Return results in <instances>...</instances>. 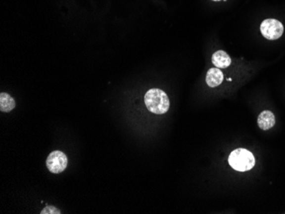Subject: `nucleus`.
<instances>
[{"mask_svg":"<svg viewBox=\"0 0 285 214\" xmlns=\"http://www.w3.org/2000/svg\"><path fill=\"white\" fill-rule=\"evenodd\" d=\"M144 103L147 109L155 115H163L170 107L168 95L160 89H150L144 96Z\"/></svg>","mask_w":285,"mask_h":214,"instance_id":"obj_1","label":"nucleus"},{"mask_svg":"<svg viewBox=\"0 0 285 214\" xmlns=\"http://www.w3.org/2000/svg\"><path fill=\"white\" fill-rule=\"evenodd\" d=\"M229 164L236 171H248L254 168L255 159L254 155L247 149H235L230 155Z\"/></svg>","mask_w":285,"mask_h":214,"instance_id":"obj_2","label":"nucleus"},{"mask_svg":"<svg viewBox=\"0 0 285 214\" xmlns=\"http://www.w3.org/2000/svg\"><path fill=\"white\" fill-rule=\"evenodd\" d=\"M260 32L264 37L269 41H275L281 37L284 33L282 23L275 19H267L260 25Z\"/></svg>","mask_w":285,"mask_h":214,"instance_id":"obj_3","label":"nucleus"},{"mask_svg":"<svg viewBox=\"0 0 285 214\" xmlns=\"http://www.w3.org/2000/svg\"><path fill=\"white\" fill-rule=\"evenodd\" d=\"M68 157L64 153L56 150L48 155L47 167L50 172L54 174L61 173L68 167Z\"/></svg>","mask_w":285,"mask_h":214,"instance_id":"obj_4","label":"nucleus"},{"mask_svg":"<svg viewBox=\"0 0 285 214\" xmlns=\"http://www.w3.org/2000/svg\"><path fill=\"white\" fill-rule=\"evenodd\" d=\"M275 116L273 112L265 110L261 112L258 117L257 122L259 128L263 130H267L273 128L275 125Z\"/></svg>","mask_w":285,"mask_h":214,"instance_id":"obj_5","label":"nucleus"},{"mask_svg":"<svg viewBox=\"0 0 285 214\" xmlns=\"http://www.w3.org/2000/svg\"><path fill=\"white\" fill-rule=\"evenodd\" d=\"M212 62L218 69H227L231 65L232 59L226 51L217 50L212 56Z\"/></svg>","mask_w":285,"mask_h":214,"instance_id":"obj_6","label":"nucleus"},{"mask_svg":"<svg viewBox=\"0 0 285 214\" xmlns=\"http://www.w3.org/2000/svg\"><path fill=\"white\" fill-rule=\"evenodd\" d=\"M224 81V75L220 69H210L206 75V82L208 86L217 87Z\"/></svg>","mask_w":285,"mask_h":214,"instance_id":"obj_7","label":"nucleus"},{"mask_svg":"<svg viewBox=\"0 0 285 214\" xmlns=\"http://www.w3.org/2000/svg\"><path fill=\"white\" fill-rule=\"evenodd\" d=\"M16 107V102L9 94L2 92L0 94V110L2 112H10Z\"/></svg>","mask_w":285,"mask_h":214,"instance_id":"obj_8","label":"nucleus"},{"mask_svg":"<svg viewBox=\"0 0 285 214\" xmlns=\"http://www.w3.org/2000/svg\"><path fill=\"white\" fill-rule=\"evenodd\" d=\"M61 211L53 206H48L44 208L41 211V214H60Z\"/></svg>","mask_w":285,"mask_h":214,"instance_id":"obj_9","label":"nucleus"},{"mask_svg":"<svg viewBox=\"0 0 285 214\" xmlns=\"http://www.w3.org/2000/svg\"><path fill=\"white\" fill-rule=\"evenodd\" d=\"M213 1H220V0H213Z\"/></svg>","mask_w":285,"mask_h":214,"instance_id":"obj_10","label":"nucleus"}]
</instances>
